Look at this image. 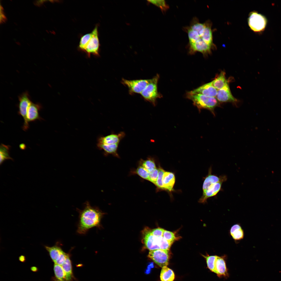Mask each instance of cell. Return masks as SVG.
Masks as SVG:
<instances>
[{"label":"cell","instance_id":"d590c367","mask_svg":"<svg viewBox=\"0 0 281 281\" xmlns=\"http://www.w3.org/2000/svg\"><path fill=\"white\" fill-rule=\"evenodd\" d=\"M31 271L34 272H36L37 271V269L36 267L33 266L31 267Z\"/></svg>","mask_w":281,"mask_h":281},{"label":"cell","instance_id":"d6a6232c","mask_svg":"<svg viewBox=\"0 0 281 281\" xmlns=\"http://www.w3.org/2000/svg\"><path fill=\"white\" fill-rule=\"evenodd\" d=\"M69 255V253L65 252L63 250L54 262V264L62 266L65 261L67 257Z\"/></svg>","mask_w":281,"mask_h":281},{"label":"cell","instance_id":"7c38bea8","mask_svg":"<svg viewBox=\"0 0 281 281\" xmlns=\"http://www.w3.org/2000/svg\"><path fill=\"white\" fill-rule=\"evenodd\" d=\"M219 102L236 103L237 100L232 95L228 84L222 88L218 90L216 97Z\"/></svg>","mask_w":281,"mask_h":281},{"label":"cell","instance_id":"5b68a950","mask_svg":"<svg viewBox=\"0 0 281 281\" xmlns=\"http://www.w3.org/2000/svg\"><path fill=\"white\" fill-rule=\"evenodd\" d=\"M159 78V75L157 74L150 79V82L140 94L145 100L151 103L154 105L156 104L157 99L162 96L157 90V83Z\"/></svg>","mask_w":281,"mask_h":281},{"label":"cell","instance_id":"603a6c76","mask_svg":"<svg viewBox=\"0 0 281 281\" xmlns=\"http://www.w3.org/2000/svg\"><path fill=\"white\" fill-rule=\"evenodd\" d=\"M64 272L67 281H71L73 278L72 268L70 256L67 258L65 261L61 266Z\"/></svg>","mask_w":281,"mask_h":281},{"label":"cell","instance_id":"7a4b0ae2","mask_svg":"<svg viewBox=\"0 0 281 281\" xmlns=\"http://www.w3.org/2000/svg\"><path fill=\"white\" fill-rule=\"evenodd\" d=\"M78 210L79 218L77 233L85 234L92 228H101V221L104 213L98 207L91 206L89 202L87 201L84 204L83 209Z\"/></svg>","mask_w":281,"mask_h":281},{"label":"cell","instance_id":"277c9868","mask_svg":"<svg viewBox=\"0 0 281 281\" xmlns=\"http://www.w3.org/2000/svg\"><path fill=\"white\" fill-rule=\"evenodd\" d=\"M187 97L192 101L194 105L199 110L202 109H208L215 116L214 109L219 105V101L216 97H208L194 93L191 91L187 92Z\"/></svg>","mask_w":281,"mask_h":281},{"label":"cell","instance_id":"8992f818","mask_svg":"<svg viewBox=\"0 0 281 281\" xmlns=\"http://www.w3.org/2000/svg\"><path fill=\"white\" fill-rule=\"evenodd\" d=\"M19 102L18 104V114L23 119L24 123L22 129L26 131L29 128V123L27 122V116L28 108L32 103L28 92L23 93L18 96Z\"/></svg>","mask_w":281,"mask_h":281},{"label":"cell","instance_id":"cb8c5ba5","mask_svg":"<svg viewBox=\"0 0 281 281\" xmlns=\"http://www.w3.org/2000/svg\"><path fill=\"white\" fill-rule=\"evenodd\" d=\"M175 277L174 273L171 269L167 266L162 268L160 274L161 281H173Z\"/></svg>","mask_w":281,"mask_h":281},{"label":"cell","instance_id":"9a60e30c","mask_svg":"<svg viewBox=\"0 0 281 281\" xmlns=\"http://www.w3.org/2000/svg\"><path fill=\"white\" fill-rule=\"evenodd\" d=\"M226 256H217L215 263V273L219 277H227L228 276L225 259Z\"/></svg>","mask_w":281,"mask_h":281},{"label":"cell","instance_id":"4316f807","mask_svg":"<svg viewBox=\"0 0 281 281\" xmlns=\"http://www.w3.org/2000/svg\"><path fill=\"white\" fill-rule=\"evenodd\" d=\"M54 269L55 277V281H67L61 266L54 264Z\"/></svg>","mask_w":281,"mask_h":281},{"label":"cell","instance_id":"4fadbf2b","mask_svg":"<svg viewBox=\"0 0 281 281\" xmlns=\"http://www.w3.org/2000/svg\"><path fill=\"white\" fill-rule=\"evenodd\" d=\"M212 168L210 167L209 169L208 174L205 178L202 186L203 192H204L210 186L220 182H224L226 181L227 177L226 176L223 175L218 176L212 174Z\"/></svg>","mask_w":281,"mask_h":281},{"label":"cell","instance_id":"9c48e42d","mask_svg":"<svg viewBox=\"0 0 281 281\" xmlns=\"http://www.w3.org/2000/svg\"><path fill=\"white\" fill-rule=\"evenodd\" d=\"M248 22V25L252 30L254 31L258 32L264 29L266 20L263 16L254 11L250 13Z\"/></svg>","mask_w":281,"mask_h":281},{"label":"cell","instance_id":"836d02e7","mask_svg":"<svg viewBox=\"0 0 281 281\" xmlns=\"http://www.w3.org/2000/svg\"><path fill=\"white\" fill-rule=\"evenodd\" d=\"M158 174V168H157L150 173L149 181L155 185Z\"/></svg>","mask_w":281,"mask_h":281},{"label":"cell","instance_id":"4dcf8cb0","mask_svg":"<svg viewBox=\"0 0 281 281\" xmlns=\"http://www.w3.org/2000/svg\"><path fill=\"white\" fill-rule=\"evenodd\" d=\"M92 35L91 32L86 34L81 37L79 45V49L83 51Z\"/></svg>","mask_w":281,"mask_h":281},{"label":"cell","instance_id":"2e32d148","mask_svg":"<svg viewBox=\"0 0 281 281\" xmlns=\"http://www.w3.org/2000/svg\"><path fill=\"white\" fill-rule=\"evenodd\" d=\"M218 90L212 85V81L204 84L191 91L193 93L200 94L205 96L216 97Z\"/></svg>","mask_w":281,"mask_h":281},{"label":"cell","instance_id":"e0dca14e","mask_svg":"<svg viewBox=\"0 0 281 281\" xmlns=\"http://www.w3.org/2000/svg\"><path fill=\"white\" fill-rule=\"evenodd\" d=\"M42 108L39 103H34L32 102L29 106L27 111V122L35 121L43 119L40 116L39 112Z\"/></svg>","mask_w":281,"mask_h":281},{"label":"cell","instance_id":"44dd1931","mask_svg":"<svg viewBox=\"0 0 281 281\" xmlns=\"http://www.w3.org/2000/svg\"><path fill=\"white\" fill-rule=\"evenodd\" d=\"M138 164L144 167L150 173L157 168L154 159L151 157L147 158L145 160L141 159L139 161Z\"/></svg>","mask_w":281,"mask_h":281},{"label":"cell","instance_id":"e575fe53","mask_svg":"<svg viewBox=\"0 0 281 281\" xmlns=\"http://www.w3.org/2000/svg\"><path fill=\"white\" fill-rule=\"evenodd\" d=\"M19 260L22 262H24L25 260V257L23 256H21L19 257Z\"/></svg>","mask_w":281,"mask_h":281},{"label":"cell","instance_id":"ffe728a7","mask_svg":"<svg viewBox=\"0 0 281 281\" xmlns=\"http://www.w3.org/2000/svg\"><path fill=\"white\" fill-rule=\"evenodd\" d=\"M212 82V85L218 90L228 84L225 76V73L223 71H222Z\"/></svg>","mask_w":281,"mask_h":281},{"label":"cell","instance_id":"8fae6325","mask_svg":"<svg viewBox=\"0 0 281 281\" xmlns=\"http://www.w3.org/2000/svg\"><path fill=\"white\" fill-rule=\"evenodd\" d=\"M125 136V133L122 131L117 134L112 133L105 136H100L98 138L97 145L119 144L121 140Z\"/></svg>","mask_w":281,"mask_h":281},{"label":"cell","instance_id":"484cf974","mask_svg":"<svg viewBox=\"0 0 281 281\" xmlns=\"http://www.w3.org/2000/svg\"><path fill=\"white\" fill-rule=\"evenodd\" d=\"M131 174H136L142 178L149 181L150 173L144 167L138 164L137 168L131 171Z\"/></svg>","mask_w":281,"mask_h":281},{"label":"cell","instance_id":"3957f363","mask_svg":"<svg viewBox=\"0 0 281 281\" xmlns=\"http://www.w3.org/2000/svg\"><path fill=\"white\" fill-rule=\"evenodd\" d=\"M150 229L146 227L142 231V242L145 247L150 251L157 249L169 250L172 244L165 239L163 235L153 234Z\"/></svg>","mask_w":281,"mask_h":281},{"label":"cell","instance_id":"f546056e","mask_svg":"<svg viewBox=\"0 0 281 281\" xmlns=\"http://www.w3.org/2000/svg\"><path fill=\"white\" fill-rule=\"evenodd\" d=\"M147 1L158 7L163 12L166 11L169 8L168 5L164 0H148Z\"/></svg>","mask_w":281,"mask_h":281},{"label":"cell","instance_id":"7402d4cb","mask_svg":"<svg viewBox=\"0 0 281 281\" xmlns=\"http://www.w3.org/2000/svg\"><path fill=\"white\" fill-rule=\"evenodd\" d=\"M60 246L59 243H57L52 247L45 246L46 249L49 253L51 259L54 262L63 250Z\"/></svg>","mask_w":281,"mask_h":281},{"label":"cell","instance_id":"d6986e66","mask_svg":"<svg viewBox=\"0 0 281 281\" xmlns=\"http://www.w3.org/2000/svg\"><path fill=\"white\" fill-rule=\"evenodd\" d=\"M229 233L236 242L242 239L244 237V231L241 225L238 223L235 224L231 227L229 230Z\"/></svg>","mask_w":281,"mask_h":281},{"label":"cell","instance_id":"d4e9b609","mask_svg":"<svg viewBox=\"0 0 281 281\" xmlns=\"http://www.w3.org/2000/svg\"><path fill=\"white\" fill-rule=\"evenodd\" d=\"M10 146L1 144L0 146V164L7 159H12L9 156V150Z\"/></svg>","mask_w":281,"mask_h":281},{"label":"cell","instance_id":"1f68e13d","mask_svg":"<svg viewBox=\"0 0 281 281\" xmlns=\"http://www.w3.org/2000/svg\"><path fill=\"white\" fill-rule=\"evenodd\" d=\"M163 237L165 239L172 244L177 239L175 233L165 230L163 233Z\"/></svg>","mask_w":281,"mask_h":281},{"label":"cell","instance_id":"f1b7e54d","mask_svg":"<svg viewBox=\"0 0 281 281\" xmlns=\"http://www.w3.org/2000/svg\"><path fill=\"white\" fill-rule=\"evenodd\" d=\"M158 169V175L155 185L156 187V191H158L161 190H163V184L162 182V179L163 173L165 170L159 165Z\"/></svg>","mask_w":281,"mask_h":281},{"label":"cell","instance_id":"83f0119b","mask_svg":"<svg viewBox=\"0 0 281 281\" xmlns=\"http://www.w3.org/2000/svg\"><path fill=\"white\" fill-rule=\"evenodd\" d=\"M202 255L205 259L208 268L210 271L215 273V263L217 256H209L208 254Z\"/></svg>","mask_w":281,"mask_h":281},{"label":"cell","instance_id":"52a82bcc","mask_svg":"<svg viewBox=\"0 0 281 281\" xmlns=\"http://www.w3.org/2000/svg\"><path fill=\"white\" fill-rule=\"evenodd\" d=\"M91 36L87 42L83 51L90 57L92 54L98 56L100 44L98 37V27L96 25L91 32Z\"/></svg>","mask_w":281,"mask_h":281},{"label":"cell","instance_id":"ac0fdd59","mask_svg":"<svg viewBox=\"0 0 281 281\" xmlns=\"http://www.w3.org/2000/svg\"><path fill=\"white\" fill-rule=\"evenodd\" d=\"M175 182V177L173 172L165 171L162 179L163 190L169 192L174 190V187Z\"/></svg>","mask_w":281,"mask_h":281},{"label":"cell","instance_id":"ba28073f","mask_svg":"<svg viewBox=\"0 0 281 281\" xmlns=\"http://www.w3.org/2000/svg\"><path fill=\"white\" fill-rule=\"evenodd\" d=\"M148 257L161 267L167 266L170 258L169 250L157 249L151 250Z\"/></svg>","mask_w":281,"mask_h":281},{"label":"cell","instance_id":"6da1fadb","mask_svg":"<svg viewBox=\"0 0 281 281\" xmlns=\"http://www.w3.org/2000/svg\"><path fill=\"white\" fill-rule=\"evenodd\" d=\"M212 25L210 21L201 23L194 17L189 25L184 27V30L188 35L190 54L199 52L206 56L210 54L212 50L216 48L213 43Z\"/></svg>","mask_w":281,"mask_h":281},{"label":"cell","instance_id":"30bf717a","mask_svg":"<svg viewBox=\"0 0 281 281\" xmlns=\"http://www.w3.org/2000/svg\"><path fill=\"white\" fill-rule=\"evenodd\" d=\"M150 81V79L128 80L123 79L121 82L128 88L130 93L141 94Z\"/></svg>","mask_w":281,"mask_h":281},{"label":"cell","instance_id":"5bb4252c","mask_svg":"<svg viewBox=\"0 0 281 281\" xmlns=\"http://www.w3.org/2000/svg\"><path fill=\"white\" fill-rule=\"evenodd\" d=\"M223 182H220L209 186L204 192L200 199L199 202L204 203L207 202V199L210 197L216 196L221 189Z\"/></svg>","mask_w":281,"mask_h":281}]
</instances>
